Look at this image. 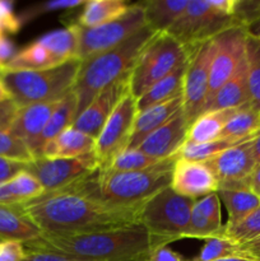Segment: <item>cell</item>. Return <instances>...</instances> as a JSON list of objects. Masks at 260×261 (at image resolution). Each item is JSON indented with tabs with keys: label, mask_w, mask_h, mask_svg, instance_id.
I'll use <instances>...</instances> for the list:
<instances>
[{
	"label": "cell",
	"mask_w": 260,
	"mask_h": 261,
	"mask_svg": "<svg viewBox=\"0 0 260 261\" xmlns=\"http://www.w3.org/2000/svg\"><path fill=\"white\" fill-rule=\"evenodd\" d=\"M217 194L228 213L227 224L240 221L260 206V198L251 189H224Z\"/></svg>",
	"instance_id": "obj_30"
},
{
	"label": "cell",
	"mask_w": 260,
	"mask_h": 261,
	"mask_svg": "<svg viewBox=\"0 0 260 261\" xmlns=\"http://www.w3.org/2000/svg\"><path fill=\"white\" fill-rule=\"evenodd\" d=\"M193 209L213 222L214 224L219 227H224L222 224V214H221V199H219L218 194L213 193L209 195L204 196V198L198 199L194 203Z\"/></svg>",
	"instance_id": "obj_39"
},
{
	"label": "cell",
	"mask_w": 260,
	"mask_h": 261,
	"mask_svg": "<svg viewBox=\"0 0 260 261\" xmlns=\"http://www.w3.org/2000/svg\"><path fill=\"white\" fill-rule=\"evenodd\" d=\"M250 189L260 198V165H257L252 172L250 178Z\"/></svg>",
	"instance_id": "obj_49"
},
{
	"label": "cell",
	"mask_w": 260,
	"mask_h": 261,
	"mask_svg": "<svg viewBox=\"0 0 260 261\" xmlns=\"http://www.w3.org/2000/svg\"><path fill=\"white\" fill-rule=\"evenodd\" d=\"M81 61L45 70L2 71V79L18 107L61 101L75 86Z\"/></svg>",
	"instance_id": "obj_5"
},
{
	"label": "cell",
	"mask_w": 260,
	"mask_h": 261,
	"mask_svg": "<svg viewBox=\"0 0 260 261\" xmlns=\"http://www.w3.org/2000/svg\"><path fill=\"white\" fill-rule=\"evenodd\" d=\"M214 261H260L259 259H255V257L249 256L246 254H240V255H233V256H227V257H222V259L214 260Z\"/></svg>",
	"instance_id": "obj_52"
},
{
	"label": "cell",
	"mask_w": 260,
	"mask_h": 261,
	"mask_svg": "<svg viewBox=\"0 0 260 261\" xmlns=\"http://www.w3.org/2000/svg\"><path fill=\"white\" fill-rule=\"evenodd\" d=\"M137 114V98L129 91L120 99L96 138L94 154L99 168L109 167L112 158L121 150L126 149Z\"/></svg>",
	"instance_id": "obj_10"
},
{
	"label": "cell",
	"mask_w": 260,
	"mask_h": 261,
	"mask_svg": "<svg viewBox=\"0 0 260 261\" xmlns=\"http://www.w3.org/2000/svg\"><path fill=\"white\" fill-rule=\"evenodd\" d=\"M132 4L125 0H89L83 5L76 24L82 28H94L119 19L126 14Z\"/></svg>",
	"instance_id": "obj_25"
},
{
	"label": "cell",
	"mask_w": 260,
	"mask_h": 261,
	"mask_svg": "<svg viewBox=\"0 0 260 261\" xmlns=\"http://www.w3.org/2000/svg\"><path fill=\"white\" fill-rule=\"evenodd\" d=\"M190 0H148L143 2L145 23L153 32H167L185 12Z\"/></svg>",
	"instance_id": "obj_26"
},
{
	"label": "cell",
	"mask_w": 260,
	"mask_h": 261,
	"mask_svg": "<svg viewBox=\"0 0 260 261\" xmlns=\"http://www.w3.org/2000/svg\"><path fill=\"white\" fill-rule=\"evenodd\" d=\"M9 99H12L10 98V94L9 92H8L7 87H5L4 82H3L2 75H0V103L5 101H9Z\"/></svg>",
	"instance_id": "obj_53"
},
{
	"label": "cell",
	"mask_w": 260,
	"mask_h": 261,
	"mask_svg": "<svg viewBox=\"0 0 260 261\" xmlns=\"http://www.w3.org/2000/svg\"><path fill=\"white\" fill-rule=\"evenodd\" d=\"M24 246L91 261H143L153 251L152 239L140 223L91 233L41 234Z\"/></svg>",
	"instance_id": "obj_2"
},
{
	"label": "cell",
	"mask_w": 260,
	"mask_h": 261,
	"mask_svg": "<svg viewBox=\"0 0 260 261\" xmlns=\"http://www.w3.org/2000/svg\"><path fill=\"white\" fill-rule=\"evenodd\" d=\"M251 147L255 162H256V165H260V133L251 139Z\"/></svg>",
	"instance_id": "obj_51"
},
{
	"label": "cell",
	"mask_w": 260,
	"mask_h": 261,
	"mask_svg": "<svg viewBox=\"0 0 260 261\" xmlns=\"http://www.w3.org/2000/svg\"><path fill=\"white\" fill-rule=\"evenodd\" d=\"M27 163L17 162V161L8 160V158L0 157V184L12 180L14 176L25 170Z\"/></svg>",
	"instance_id": "obj_44"
},
{
	"label": "cell",
	"mask_w": 260,
	"mask_h": 261,
	"mask_svg": "<svg viewBox=\"0 0 260 261\" xmlns=\"http://www.w3.org/2000/svg\"><path fill=\"white\" fill-rule=\"evenodd\" d=\"M161 161L145 154L144 152L139 150L138 148H126L117 153L112 161L110 162L109 167L112 171L119 172H126V171H142L157 165Z\"/></svg>",
	"instance_id": "obj_35"
},
{
	"label": "cell",
	"mask_w": 260,
	"mask_h": 261,
	"mask_svg": "<svg viewBox=\"0 0 260 261\" xmlns=\"http://www.w3.org/2000/svg\"><path fill=\"white\" fill-rule=\"evenodd\" d=\"M15 54H17V48H15L14 43L10 41L7 33H0V73L14 58Z\"/></svg>",
	"instance_id": "obj_45"
},
{
	"label": "cell",
	"mask_w": 260,
	"mask_h": 261,
	"mask_svg": "<svg viewBox=\"0 0 260 261\" xmlns=\"http://www.w3.org/2000/svg\"><path fill=\"white\" fill-rule=\"evenodd\" d=\"M17 111L18 106L12 99L0 103V129H9Z\"/></svg>",
	"instance_id": "obj_47"
},
{
	"label": "cell",
	"mask_w": 260,
	"mask_h": 261,
	"mask_svg": "<svg viewBox=\"0 0 260 261\" xmlns=\"http://www.w3.org/2000/svg\"><path fill=\"white\" fill-rule=\"evenodd\" d=\"M0 27L4 33H17L22 27L19 15L14 13L13 3L0 0Z\"/></svg>",
	"instance_id": "obj_41"
},
{
	"label": "cell",
	"mask_w": 260,
	"mask_h": 261,
	"mask_svg": "<svg viewBox=\"0 0 260 261\" xmlns=\"http://www.w3.org/2000/svg\"><path fill=\"white\" fill-rule=\"evenodd\" d=\"M76 107H78V102H76V96L74 93V91H71L70 93L66 94L60 102H59L58 107L54 111L53 116L48 120L47 125L43 129L42 134L30 145V150L33 154L35 160L42 157V150L43 147L50 142L51 139H54L55 137H58L63 130H65L66 127L71 126L76 117Z\"/></svg>",
	"instance_id": "obj_23"
},
{
	"label": "cell",
	"mask_w": 260,
	"mask_h": 261,
	"mask_svg": "<svg viewBox=\"0 0 260 261\" xmlns=\"http://www.w3.org/2000/svg\"><path fill=\"white\" fill-rule=\"evenodd\" d=\"M189 126L190 124L184 114V110H181L162 126L148 135L138 149L160 161L178 155V152L186 143Z\"/></svg>",
	"instance_id": "obj_17"
},
{
	"label": "cell",
	"mask_w": 260,
	"mask_h": 261,
	"mask_svg": "<svg viewBox=\"0 0 260 261\" xmlns=\"http://www.w3.org/2000/svg\"><path fill=\"white\" fill-rule=\"evenodd\" d=\"M260 133V110L247 103L236 109L221 133V138L247 142Z\"/></svg>",
	"instance_id": "obj_28"
},
{
	"label": "cell",
	"mask_w": 260,
	"mask_h": 261,
	"mask_svg": "<svg viewBox=\"0 0 260 261\" xmlns=\"http://www.w3.org/2000/svg\"><path fill=\"white\" fill-rule=\"evenodd\" d=\"M188 63L189 59L185 63L178 65L175 70L167 74L165 78H162L157 83L153 84L143 96H140L137 99L138 112L143 111V110L148 109L150 106H154L157 103H161V102L173 98L175 96L180 94L183 92L184 76H185Z\"/></svg>",
	"instance_id": "obj_27"
},
{
	"label": "cell",
	"mask_w": 260,
	"mask_h": 261,
	"mask_svg": "<svg viewBox=\"0 0 260 261\" xmlns=\"http://www.w3.org/2000/svg\"><path fill=\"white\" fill-rule=\"evenodd\" d=\"M178 155L161 161L142 171L119 172L98 168L70 184L74 189L115 205H137L171 185L172 171Z\"/></svg>",
	"instance_id": "obj_3"
},
{
	"label": "cell",
	"mask_w": 260,
	"mask_h": 261,
	"mask_svg": "<svg viewBox=\"0 0 260 261\" xmlns=\"http://www.w3.org/2000/svg\"><path fill=\"white\" fill-rule=\"evenodd\" d=\"M59 102L60 101L18 107L9 130L15 137L20 138L30 148V145L42 134Z\"/></svg>",
	"instance_id": "obj_19"
},
{
	"label": "cell",
	"mask_w": 260,
	"mask_h": 261,
	"mask_svg": "<svg viewBox=\"0 0 260 261\" xmlns=\"http://www.w3.org/2000/svg\"><path fill=\"white\" fill-rule=\"evenodd\" d=\"M194 203L195 200L178 195L168 186L143 204L139 223L149 233L153 250L185 239Z\"/></svg>",
	"instance_id": "obj_7"
},
{
	"label": "cell",
	"mask_w": 260,
	"mask_h": 261,
	"mask_svg": "<svg viewBox=\"0 0 260 261\" xmlns=\"http://www.w3.org/2000/svg\"><path fill=\"white\" fill-rule=\"evenodd\" d=\"M245 32H246V35L249 36V37L260 40V18L257 20H255L254 23H251L250 25H247V27L245 28Z\"/></svg>",
	"instance_id": "obj_50"
},
{
	"label": "cell",
	"mask_w": 260,
	"mask_h": 261,
	"mask_svg": "<svg viewBox=\"0 0 260 261\" xmlns=\"http://www.w3.org/2000/svg\"><path fill=\"white\" fill-rule=\"evenodd\" d=\"M183 92L173 98L167 99L165 102L150 106L143 111L138 112L135 117L134 126H133L132 135H130L129 145L127 148H138L142 144L143 140L152 134L154 130L162 126L165 122L172 116H175L177 112L183 110Z\"/></svg>",
	"instance_id": "obj_18"
},
{
	"label": "cell",
	"mask_w": 260,
	"mask_h": 261,
	"mask_svg": "<svg viewBox=\"0 0 260 261\" xmlns=\"http://www.w3.org/2000/svg\"><path fill=\"white\" fill-rule=\"evenodd\" d=\"M79 27V61L116 47L139 31L147 27L142 3L132 4L126 14L106 24L94 28Z\"/></svg>",
	"instance_id": "obj_9"
},
{
	"label": "cell",
	"mask_w": 260,
	"mask_h": 261,
	"mask_svg": "<svg viewBox=\"0 0 260 261\" xmlns=\"http://www.w3.org/2000/svg\"><path fill=\"white\" fill-rule=\"evenodd\" d=\"M0 157L27 165L35 161L28 145L9 129H0Z\"/></svg>",
	"instance_id": "obj_36"
},
{
	"label": "cell",
	"mask_w": 260,
	"mask_h": 261,
	"mask_svg": "<svg viewBox=\"0 0 260 261\" xmlns=\"http://www.w3.org/2000/svg\"><path fill=\"white\" fill-rule=\"evenodd\" d=\"M96 139L81 130L71 126L66 127L58 137L51 139L43 147V158H78L94 153Z\"/></svg>",
	"instance_id": "obj_22"
},
{
	"label": "cell",
	"mask_w": 260,
	"mask_h": 261,
	"mask_svg": "<svg viewBox=\"0 0 260 261\" xmlns=\"http://www.w3.org/2000/svg\"><path fill=\"white\" fill-rule=\"evenodd\" d=\"M155 33L147 25L116 47L81 61L73 89L78 102L76 116L105 88L130 75L142 51Z\"/></svg>",
	"instance_id": "obj_4"
},
{
	"label": "cell",
	"mask_w": 260,
	"mask_h": 261,
	"mask_svg": "<svg viewBox=\"0 0 260 261\" xmlns=\"http://www.w3.org/2000/svg\"><path fill=\"white\" fill-rule=\"evenodd\" d=\"M246 38V32L241 27L228 28L213 38L216 51H214L213 61H212L205 106L237 70L240 63L245 58Z\"/></svg>",
	"instance_id": "obj_13"
},
{
	"label": "cell",
	"mask_w": 260,
	"mask_h": 261,
	"mask_svg": "<svg viewBox=\"0 0 260 261\" xmlns=\"http://www.w3.org/2000/svg\"><path fill=\"white\" fill-rule=\"evenodd\" d=\"M84 3H86V0H50V2L40 3V4L27 8L19 15V19L23 24V23H27L30 20L36 19L37 17H41V15L48 14V13L59 12V10L75 9V8L83 7Z\"/></svg>",
	"instance_id": "obj_38"
},
{
	"label": "cell",
	"mask_w": 260,
	"mask_h": 261,
	"mask_svg": "<svg viewBox=\"0 0 260 261\" xmlns=\"http://www.w3.org/2000/svg\"><path fill=\"white\" fill-rule=\"evenodd\" d=\"M27 250L19 241H0V261H23Z\"/></svg>",
	"instance_id": "obj_42"
},
{
	"label": "cell",
	"mask_w": 260,
	"mask_h": 261,
	"mask_svg": "<svg viewBox=\"0 0 260 261\" xmlns=\"http://www.w3.org/2000/svg\"><path fill=\"white\" fill-rule=\"evenodd\" d=\"M64 65L58 58L53 54V51L40 40L31 42L22 50L17 51L14 58L5 66L3 71H15V70H45L53 69L56 66Z\"/></svg>",
	"instance_id": "obj_24"
},
{
	"label": "cell",
	"mask_w": 260,
	"mask_h": 261,
	"mask_svg": "<svg viewBox=\"0 0 260 261\" xmlns=\"http://www.w3.org/2000/svg\"><path fill=\"white\" fill-rule=\"evenodd\" d=\"M260 18V0H236L233 19L241 28H246Z\"/></svg>",
	"instance_id": "obj_40"
},
{
	"label": "cell",
	"mask_w": 260,
	"mask_h": 261,
	"mask_svg": "<svg viewBox=\"0 0 260 261\" xmlns=\"http://www.w3.org/2000/svg\"><path fill=\"white\" fill-rule=\"evenodd\" d=\"M0 75H2V73H0Z\"/></svg>",
	"instance_id": "obj_55"
},
{
	"label": "cell",
	"mask_w": 260,
	"mask_h": 261,
	"mask_svg": "<svg viewBox=\"0 0 260 261\" xmlns=\"http://www.w3.org/2000/svg\"><path fill=\"white\" fill-rule=\"evenodd\" d=\"M236 0H190L185 12L166 33L189 53L219 33L239 27L233 19Z\"/></svg>",
	"instance_id": "obj_6"
},
{
	"label": "cell",
	"mask_w": 260,
	"mask_h": 261,
	"mask_svg": "<svg viewBox=\"0 0 260 261\" xmlns=\"http://www.w3.org/2000/svg\"><path fill=\"white\" fill-rule=\"evenodd\" d=\"M218 181V190L250 189V178L256 167L251 140L229 147L205 161Z\"/></svg>",
	"instance_id": "obj_14"
},
{
	"label": "cell",
	"mask_w": 260,
	"mask_h": 261,
	"mask_svg": "<svg viewBox=\"0 0 260 261\" xmlns=\"http://www.w3.org/2000/svg\"><path fill=\"white\" fill-rule=\"evenodd\" d=\"M244 142H236V140L227 139V138H218L216 140L206 143H185L178 152V158L189 161H198V162H205L218 153L223 152L224 149L233 145L240 144Z\"/></svg>",
	"instance_id": "obj_34"
},
{
	"label": "cell",
	"mask_w": 260,
	"mask_h": 261,
	"mask_svg": "<svg viewBox=\"0 0 260 261\" xmlns=\"http://www.w3.org/2000/svg\"><path fill=\"white\" fill-rule=\"evenodd\" d=\"M189 58L190 53L177 40L166 32H157L142 51L130 73V93L138 99Z\"/></svg>",
	"instance_id": "obj_8"
},
{
	"label": "cell",
	"mask_w": 260,
	"mask_h": 261,
	"mask_svg": "<svg viewBox=\"0 0 260 261\" xmlns=\"http://www.w3.org/2000/svg\"><path fill=\"white\" fill-rule=\"evenodd\" d=\"M0 33H4V32H3V30H2V27H0Z\"/></svg>",
	"instance_id": "obj_54"
},
{
	"label": "cell",
	"mask_w": 260,
	"mask_h": 261,
	"mask_svg": "<svg viewBox=\"0 0 260 261\" xmlns=\"http://www.w3.org/2000/svg\"><path fill=\"white\" fill-rule=\"evenodd\" d=\"M214 51V41H206L196 47L189 58L184 76L183 110L190 125L203 114L205 107Z\"/></svg>",
	"instance_id": "obj_11"
},
{
	"label": "cell",
	"mask_w": 260,
	"mask_h": 261,
	"mask_svg": "<svg viewBox=\"0 0 260 261\" xmlns=\"http://www.w3.org/2000/svg\"><path fill=\"white\" fill-rule=\"evenodd\" d=\"M171 189L178 195L198 200L218 191V181L205 162L177 158L172 171Z\"/></svg>",
	"instance_id": "obj_15"
},
{
	"label": "cell",
	"mask_w": 260,
	"mask_h": 261,
	"mask_svg": "<svg viewBox=\"0 0 260 261\" xmlns=\"http://www.w3.org/2000/svg\"><path fill=\"white\" fill-rule=\"evenodd\" d=\"M245 58L249 79V103L260 110V40L247 36Z\"/></svg>",
	"instance_id": "obj_32"
},
{
	"label": "cell",
	"mask_w": 260,
	"mask_h": 261,
	"mask_svg": "<svg viewBox=\"0 0 260 261\" xmlns=\"http://www.w3.org/2000/svg\"><path fill=\"white\" fill-rule=\"evenodd\" d=\"M143 261H190L181 256L178 252L168 249L167 246H161L153 250L152 254Z\"/></svg>",
	"instance_id": "obj_46"
},
{
	"label": "cell",
	"mask_w": 260,
	"mask_h": 261,
	"mask_svg": "<svg viewBox=\"0 0 260 261\" xmlns=\"http://www.w3.org/2000/svg\"><path fill=\"white\" fill-rule=\"evenodd\" d=\"M144 204V203H143ZM137 205H115L69 185L20 204L42 234H82L139 223Z\"/></svg>",
	"instance_id": "obj_1"
},
{
	"label": "cell",
	"mask_w": 260,
	"mask_h": 261,
	"mask_svg": "<svg viewBox=\"0 0 260 261\" xmlns=\"http://www.w3.org/2000/svg\"><path fill=\"white\" fill-rule=\"evenodd\" d=\"M236 109L218 110L201 114L193 124L189 126L186 143H206L221 138L224 125L233 115Z\"/></svg>",
	"instance_id": "obj_29"
},
{
	"label": "cell",
	"mask_w": 260,
	"mask_h": 261,
	"mask_svg": "<svg viewBox=\"0 0 260 261\" xmlns=\"http://www.w3.org/2000/svg\"><path fill=\"white\" fill-rule=\"evenodd\" d=\"M240 249H241V252H244V254L260 260V237L254 240V241L242 245V246H240Z\"/></svg>",
	"instance_id": "obj_48"
},
{
	"label": "cell",
	"mask_w": 260,
	"mask_h": 261,
	"mask_svg": "<svg viewBox=\"0 0 260 261\" xmlns=\"http://www.w3.org/2000/svg\"><path fill=\"white\" fill-rule=\"evenodd\" d=\"M129 78L130 75L115 82L97 94L89 106L76 116L73 126L96 139L120 99L130 91Z\"/></svg>",
	"instance_id": "obj_16"
},
{
	"label": "cell",
	"mask_w": 260,
	"mask_h": 261,
	"mask_svg": "<svg viewBox=\"0 0 260 261\" xmlns=\"http://www.w3.org/2000/svg\"><path fill=\"white\" fill-rule=\"evenodd\" d=\"M249 101L247 64L246 58H244L233 75L221 87V89L209 101L203 114L208 111H218V110L239 109V107L249 103Z\"/></svg>",
	"instance_id": "obj_21"
},
{
	"label": "cell",
	"mask_w": 260,
	"mask_h": 261,
	"mask_svg": "<svg viewBox=\"0 0 260 261\" xmlns=\"http://www.w3.org/2000/svg\"><path fill=\"white\" fill-rule=\"evenodd\" d=\"M27 250V255H25L24 260L23 261H91L78 259V257L74 256H69V255L61 254V252L47 251V250Z\"/></svg>",
	"instance_id": "obj_43"
},
{
	"label": "cell",
	"mask_w": 260,
	"mask_h": 261,
	"mask_svg": "<svg viewBox=\"0 0 260 261\" xmlns=\"http://www.w3.org/2000/svg\"><path fill=\"white\" fill-rule=\"evenodd\" d=\"M223 236L239 246L251 242L260 237V206L240 221L226 224Z\"/></svg>",
	"instance_id": "obj_33"
},
{
	"label": "cell",
	"mask_w": 260,
	"mask_h": 261,
	"mask_svg": "<svg viewBox=\"0 0 260 261\" xmlns=\"http://www.w3.org/2000/svg\"><path fill=\"white\" fill-rule=\"evenodd\" d=\"M4 188L12 204L27 203L45 193L37 178L25 170L4 182Z\"/></svg>",
	"instance_id": "obj_31"
},
{
	"label": "cell",
	"mask_w": 260,
	"mask_h": 261,
	"mask_svg": "<svg viewBox=\"0 0 260 261\" xmlns=\"http://www.w3.org/2000/svg\"><path fill=\"white\" fill-rule=\"evenodd\" d=\"M242 254L239 245L232 242L223 234L221 236L206 239L203 249L200 250L199 255L190 261H214L222 259V257L233 256V255Z\"/></svg>",
	"instance_id": "obj_37"
},
{
	"label": "cell",
	"mask_w": 260,
	"mask_h": 261,
	"mask_svg": "<svg viewBox=\"0 0 260 261\" xmlns=\"http://www.w3.org/2000/svg\"><path fill=\"white\" fill-rule=\"evenodd\" d=\"M42 234L24 213L20 204L0 203V241L25 242L37 240Z\"/></svg>",
	"instance_id": "obj_20"
},
{
	"label": "cell",
	"mask_w": 260,
	"mask_h": 261,
	"mask_svg": "<svg viewBox=\"0 0 260 261\" xmlns=\"http://www.w3.org/2000/svg\"><path fill=\"white\" fill-rule=\"evenodd\" d=\"M98 168V161L94 153L78 158L51 160L41 157L25 166V171L37 178L45 193L66 188Z\"/></svg>",
	"instance_id": "obj_12"
}]
</instances>
